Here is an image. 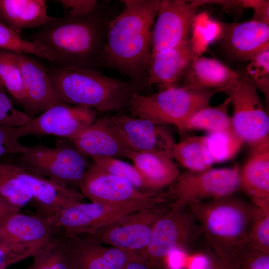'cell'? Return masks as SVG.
Returning <instances> with one entry per match:
<instances>
[{"instance_id": "1", "label": "cell", "mask_w": 269, "mask_h": 269, "mask_svg": "<svg viewBox=\"0 0 269 269\" xmlns=\"http://www.w3.org/2000/svg\"><path fill=\"white\" fill-rule=\"evenodd\" d=\"M159 0H122L121 12L109 24L102 55L132 77L143 76L150 56L151 26Z\"/></svg>"}, {"instance_id": "2", "label": "cell", "mask_w": 269, "mask_h": 269, "mask_svg": "<svg viewBox=\"0 0 269 269\" xmlns=\"http://www.w3.org/2000/svg\"><path fill=\"white\" fill-rule=\"evenodd\" d=\"M187 206L201 227L206 246L219 258L233 262L249 243L258 208L233 195Z\"/></svg>"}, {"instance_id": "3", "label": "cell", "mask_w": 269, "mask_h": 269, "mask_svg": "<svg viewBox=\"0 0 269 269\" xmlns=\"http://www.w3.org/2000/svg\"><path fill=\"white\" fill-rule=\"evenodd\" d=\"M96 8L82 16L49 17L31 36V41L50 53L58 66L91 69L103 49Z\"/></svg>"}, {"instance_id": "4", "label": "cell", "mask_w": 269, "mask_h": 269, "mask_svg": "<svg viewBox=\"0 0 269 269\" xmlns=\"http://www.w3.org/2000/svg\"><path fill=\"white\" fill-rule=\"evenodd\" d=\"M60 102L97 111L121 109L134 92L131 85L92 69L58 66L46 68Z\"/></svg>"}, {"instance_id": "5", "label": "cell", "mask_w": 269, "mask_h": 269, "mask_svg": "<svg viewBox=\"0 0 269 269\" xmlns=\"http://www.w3.org/2000/svg\"><path fill=\"white\" fill-rule=\"evenodd\" d=\"M218 92L217 90L177 86L146 95L134 92L129 102L134 117L173 125L183 134L189 119L208 106Z\"/></svg>"}, {"instance_id": "6", "label": "cell", "mask_w": 269, "mask_h": 269, "mask_svg": "<svg viewBox=\"0 0 269 269\" xmlns=\"http://www.w3.org/2000/svg\"><path fill=\"white\" fill-rule=\"evenodd\" d=\"M201 237V227L189 207L167 201L155 220L147 246L136 254L154 269H167L166 258L171 251H189Z\"/></svg>"}, {"instance_id": "7", "label": "cell", "mask_w": 269, "mask_h": 269, "mask_svg": "<svg viewBox=\"0 0 269 269\" xmlns=\"http://www.w3.org/2000/svg\"><path fill=\"white\" fill-rule=\"evenodd\" d=\"M27 171L79 188L89 166L87 156L68 139H59L54 147L43 144L27 146L14 163Z\"/></svg>"}, {"instance_id": "8", "label": "cell", "mask_w": 269, "mask_h": 269, "mask_svg": "<svg viewBox=\"0 0 269 269\" xmlns=\"http://www.w3.org/2000/svg\"><path fill=\"white\" fill-rule=\"evenodd\" d=\"M240 188V168L231 167L188 170L164 190L167 200L185 206L233 195Z\"/></svg>"}, {"instance_id": "9", "label": "cell", "mask_w": 269, "mask_h": 269, "mask_svg": "<svg viewBox=\"0 0 269 269\" xmlns=\"http://www.w3.org/2000/svg\"><path fill=\"white\" fill-rule=\"evenodd\" d=\"M220 92L229 98L234 108V131L251 145L269 138V117L256 88L242 75L230 82Z\"/></svg>"}, {"instance_id": "10", "label": "cell", "mask_w": 269, "mask_h": 269, "mask_svg": "<svg viewBox=\"0 0 269 269\" xmlns=\"http://www.w3.org/2000/svg\"><path fill=\"white\" fill-rule=\"evenodd\" d=\"M163 201L162 196L148 202L111 205L84 202L74 204L61 211L49 222L66 236L92 234L113 221L130 213Z\"/></svg>"}, {"instance_id": "11", "label": "cell", "mask_w": 269, "mask_h": 269, "mask_svg": "<svg viewBox=\"0 0 269 269\" xmlns=\"http://www.w3.org/2000/svg\"><path fill=\"white\" fill-rule=\"evenodd\" d=\"M166 202L130 213L84 236L103 245L139 253L147 246L155 220Z\"/></svg>"}, {"instance_id": "12", "label": "cell", "mask_w": 269, "mask_h": 269, "mask_svg": "<svg viewBox=\"0 0 269 269\" xmlns=\"http://www.w3.org/2000/svg\"><path fill=\"white\" fill-rule=\"evenodd\" d=\"M207 0H161L151 33L152 54L187 40L199 7Z\"/></svg>"}, {"instance_id": "13", "label": "cell", "mask_w": 269, "mask_h": 269, "mask_svg": "<svg viewBox=\"0 0 269 269\" xmlns=\"http://www.w3.org/2000/svg\"><path fill=\"white\" fill-rule=\"evenodd\" d=\"M79 188L91 202L111 205L151 201L162 194V192L141 191L127 180L107 173L93 163L88 168Z\"/></svg>"}, {"instance_id": "14", "label": "cell", "mask_w": 269, "mask_h": 269, "mask_svg": "<svg viewBox=\"0 0 269 269\" xmlns=\"http://www.w3.org/2000/svg\"><path fill=\"white\" fill-rule=\"evenodd\" d=\"M6 164L30 191V204L35 208L36 213L48 222L67 207L84 201V196L76 188L27 171L14 163Z\"/></svg>"}, {"instance_id": "15", "label": "cell", "mask_w": 269, "mask_h": 269, "mask_svg": "<svg viewBox=\"0 0 269 269\" xmlns=\"http://www.w3.org/2000/svg\"><path fill=\"white\" fill-rule=\"evenodd\" d=\"M97 111L59 102L30 118L26 135L69 138L97 119Z\"/></svg>"}, {"instance_id": "16", "label": "cell", "mask_w": 269, "mask_h": 269, "mask_svg": "<svg viewBox=\"0 0 269 269\" xmlns=\"http://www.w3.org/2000/svg\"><path fill=\"white\" fill-rule=\"evenodd\" d=\"M72 269H122L136 256L133 252L106 247L84 236L62 235Z\"/></svg>"}, {"instance_id": "17", "label": "cell", "mask_w": 269, "mask_h": 269, "mask_svg": "<svg viewBox=\"0 0 269 269\" xmlns=\"http://www.w3.org/2000/svg\"><path fill=\"white\" fill-rule=\"evenodd\" d=\"M68 139L82 153L96 156L127 157L133 150L111 117H103Z\"/></svg>"}, {"instance_id": "18", "label": "cell", "mask_w": 269, "mask_h": 269, "mask_svg": "<svg viewBox=\"0 0 269 269\" xmlns=\"http://www.w3.org/2000/svg\"><path fill=\"white\" fill-rule=\"evenodd\" d=\"M198 56L195 42L191 38L151 54L146 68V84H160L163 88L177 87Z\"/></svg>"}, {"instance_id": "19", "label": "cell", "mask_w": 269, "mask_h": 269, "mask_svg": "<svg viewBox=\"0 0 269 269\" xmlns=\"http://www.w3.org/2000/svg\"><path fill=\"white\" fill-rule=\"evenodd\" d=\"M111 118L133 150L162 152L172 156L176 142L167 125L126 115Z\"/></svg>"}, {"instance_id": "20", "label": "cell", "mask_w": 269, "mask_h": 269, "mask_svg": "<svg viewBox=\"0 0 269 269\" xmlns=\"http://www.w3.org/2000/svg\"><path fill=\"white\" fill-rule=\"evenodd\" d=\"M221 43L232 59L249 61L269 49V24L253 20L224 24Z\"/></svg>"}, {"instance_id": "21", "label": "cell", "mask_w": 269, "mask_h": 269, "mask_svg": "<svg viewBox=\"0 0 269 269\" xmlns=\"http://www.w3.org/2000/svg\"><path fill=\"white\" fill-rule=\"evenodd\" d=\"M26 100L25 113L32 118L59 102L46 67L37 59L17 53Z\"/></svg>"}, {"instance_id": "22", "label": "cell", "mask_w": 269, "mask_h": 269, "mask_svg": "<svg viewBox=\"0 0 269 269\" xmlns=\"http://www.w3.org/2000/svg\"><path fill=\"white\" fill-rule=\"evenodd\" d=\"M62 234L42 216L16 212L0 222V244L43 245Z\"/></svg>"}, {"instance_id": "23", "label": "cell", "mask_w": 269, "mask_h": 269, "mask_svg": "<svg viewBox=\"0 0 269 269\" xmlns=\"http://www.w3.org/2000/svg\"><path fill=\"white\" fill-rule=\"evenodd\" d=\"M251 146L250 155L240 169V188L256 207L269 209V138Z\"/></svg>"}, {"instance_id": "24", "label": "cell", "mask_w": 269, "mask_h": 269, "mask_svg": "<svg viewBox=\"0 0 269 269\" xmlns=\"http://www.w3.org/2000/svg\"><path fill=\"white\" fill-rule=\"evenodd\" d=\"M127 158L133 162L152 193L166 189L180 174L173 157L164 152L132 150Z\"/></svg>"}, {"instance_id": "25", "label": "cell", "mask_w": 269, "mask_h": 269, "mask_svg": "<svg viewBox=\"0 0 269 269\" xmlns=\"http://www.w3.org/2000/svg\"><path fill=\"white\" fill-rule=\"evenodd\" d=\"M241 75L219 60L198 56L184 74V85L197 89L217 90L219 92Z\"/></svg>"}, {"instance_id": "26", "label": "cell", "mask_w": 269, "mask_h": 269, "mask_svg": "<svg viewBox=\"0 0 269 269\" xmlns=\"http://www.w3.org/2000/svg\"><path fill=\"white\" fill-rule=\"evenodd\" d=\"M49 16L44 0H0V20L19 35L24 29L42 27Z\"/></svg>"}, {"instance_id": "27", "label": "cell", "mask_w": 269, "mask_h": 269, "mask_svg": "<svg viewBox=\"0 0 269 269\" xmlns=\"http://www.w3.org/2000/svg\"><path fill=\"white\" fill-rule=\"evenodd\" d=\"M172 157L190 171L207 170L215 163L207 147L205 135L187 136L175 143Z\"/></svg>"}, {"instance_id": "28", "label": "cell", "mask_w": 269, "mask_h": 269, "mask_svg": "<svg viewBox=\"0 0 269 269\" xmlns=\"http://www.w3.org/2000/svg\"><path fill=\"white\" fill-rule=\"evenodd\" d=\"M231 104L227 97L217 106H207L195 113L185 125V132L202 130L209 133L233 130L232 118L228 114Z\"/></svg>"}, {"instance_id": "29", "label": "cell", "mask_w": 269, "mask_h": 269, "mask_svg": "<svg viewBox=\"0 0 269 269\" xmlns=\"http://www.w3.org/2000/svg\"><path fill=\"white\" fill-rule=\"evenodd\" d=\"M0 83L7 94L25 110L26 100L17 53L1 48Z\"/></svg>"}, {"instance_id": "30", "label": "cell", "mask_w": 269, "mask_h": 269, "mask_svg": "<svg viewBox=\"0 0 269 269\" xmlns=\"http://www.w3.org/2000/svg\"><path fill=\"white\" fill-rule=\"evenodd\" d=\"M0 197L18 210L32 202L31 194L25 184L7 168L0 163Z\"/></svg>"}, {"instance_id": "31", "label": "cell", "mask_w": 269, "mask_h": 269, "mask_svg": "<svg viewBox=\"0 0 269 269\" xmlns=\"http://www.w3.org/2000/svg\"><path fill=\"white\" fill-rule=\"evenodd\" d=\"M62 235L43 245L32 257L33 262L26 269H72Z\"/></svg>"}, {"instance_id": "32", "label": "cell", "mask_w": 269, "mask_h": 269, "mask_svg": "<svg viewBox=\"0 0 269 269\" xmlns=\"http://www.w3.org/2000/svg\"><path fill=\"white\" fill-rule=\"evenodd\" d=\"M205 136L207 147L215 163L233 158L244 143L233 130L209 133Z\"/></svg>"}, {"instance_id": "33", "label": "cell", "mask_w": 269, "mask_h": 269, "mask_svg": "<svg viewBox=\"0 0 269 269\" xmlns=\"http://www.w3.org/2000/svg\"><path fill=\"white\" fill-rule=\"evenodd\" d=\"M0 48L15 53L32 54L55 63V58L39 43L21 38L3 22L0 21Z\"/></svg>"}, {"instance_id": "34", "label": "cell", "mask_w": 269, "mask_h": 269, "mask_svg": "<svg viewBox=\"0 0 269 269\" xmlns=\"http://www.w3.org/2000/svg\"><path fill=\"white\" fill-rule=\"evenodd\" d=\"M92 158L93 163L105 172L127 180L141 191L152 193L134 165L113 157L96 156Z\"/></svg>"}, {"instance_id": "35", "label": "cell", "mask_w": 269, "mask_h": 269, "mask_svg": "<svg viewBox=\"0 0 269 269\" xmlns=\"http://www.w3.org/2000/svg\"><path fill=\"white\" fill-rule=\"evenodd\" d=\"M264 95L266 102L269 99V49L257 55L249 61L242 75Z\"/></svg>"}, {"instance_id": "36", "label": "cell", "mask_w": 269, "mask_h": 269, "mask_svg": "<svg viewBox=\"0 0 269 269\" xmlns=\"http://www.w3.org/2000/svg\"><path fill=\"white\" fill-rule=\"evenodd\" d=\"M248 244L269 254V209L258 208L250 230Z\"/></svg>"}, {"instance_id": "37", "label": "cell", "mask_w": 269, "mask_h": 269, "mask_svg": "<svg viewBox=\"0 0 269 269\" xmlns=\"http://www.w3.org/2000/svg\"><path fill=\"white\" fill-rule=\"evenodd\" d=\"M28 126L29 122L19 127L0 125V158L5 154H20L25 150L27 146L20 142V138L26 135Z\"/></svg>"}, {"instance_id": "38", "label": "cell", "mask_w": 269, "mask_h": 269, "mask_svg": "<svg viewBox=\"0 0 269 269\" xmlns=\"http://www.w3.org/2000/svg\"><path fill=\"white\" fill-rule=\"evenodd\" d=\"M233 262L236 269H269V254L248 244L237 253Z\"/></svg>"}, {"instance_id": "39", "label": "cell", "mask_w": 269, "mask_h": 269, "mask_svg": "<svg viewBox=\"0 0 269 269\" xmlns=\"http://www.w3.org/2000/svg\"><path fill=\"white\" fill-rule=\"evenodd\" d=\"M45 244H0V269H7L11 265L32 257Z\"/></svg>"}, {"instance_id": "40", "label": "cell", "mask_w": 269, "mask_h": 269, "mask_svg": "<svg viewBox=\"0 0 269 269\" xmlns=\"http://www.w3.org/2000/svg\"><path fill=\"white\" fill-rule=\"evenodd\" d=\"M30 118L14 106L4 88L0 83V125L14 127L26 124Z\"/></svg>"}, {"instance_id": "41", "label": "cell", "mask_w": 269, "mask_h": 269, "mask_svg": "<svg viewBox=\"0 0 269 269\" xmlns=\"http://www.w3.org/2000/svg\"><path fill=\"white\" fill-rule=\"evenodd\" d=\"M61 4L65 11L64 16H79L91 13L97 6L98 2L95 0H55Z\"/></svg>"}, {"instance_id": "42", "label": "cell", "mask_w": 269, "mask_h": 269, "mask_svg": "<svg viewBox=\"0 0 269 269\" xmlns=\"http://www.w3.org/2000/svg\"><path fill=\"white\" fill-rule=\"evenodd\" d=\"M207 248L209 260L202 269H236L233 262L219 258Z\"/></svg>"}, {"instance_id": "43", "label": "cell", "mask_w": 269, "mask_h": 269, "mask_svg": "<svg viewBox=\"0 0 269 269\" xmlns=\"http://www.w3.org/2000/svg\"><path fill=\"white\" fill-rule=\"evenodd\" d=\"M255 13L251 20L269 23V2L265 0L263 4L254 10Z\"/></svg>"}, {"instance_id": "44", "label": "cell", "mask_w": 269, "mask_h": 269, "mask_svg": "<svg viewBox=\"0 0 269 269\" xmlns=\"http://www.w3.org/2000/svg\"><path fill=\"white\" fill-rule=\"evenodd\" d=\"M122 269H154L137 255L130 260Z\"/></svg>"}, {"instance_id": "45", "label": "cell", "mask_w": 269, "mask_h": 269, "mask_svg": "<svg viewBox=\"0 0 269 269\" xmlns=\"http://www.w3.org/2000/svg\"><path fill=\"white\" fill-rule=\"evenodd\" d=\"M18 211L20 210L10 206L0 197V222L9 215Z\"/></svg>"}, {"instance_id": "46", "label": "cell", "mask_w": 269, "mask_h": 269, "mask_svg": "<svg viewBox=\"0 0 269 269\" xmlns=\"http://www.w3.org/2000/svg\"></svg>"}, {"instance_id": "47", "label": "cell", "mask_w": 269, "mask_h": 269, "mask_svg": "<svg viewBox=\"0 0 269 269\" xmlns=\"http://www.w3.org/2000/svg\"><path fill=\"white\" fill-rule=\"evenodd\" d=\"M0 21H1L0 20Z\"/></svg>"}]
</instances>
